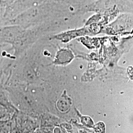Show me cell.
<instances>
[{
    "label": "cell",
    "instance_id": "277c9868",
    "mask_svg": "<svg viewBox=\"0 0 133 133\" xmlns=\"http://www.w3.org/2000/svg\"><path fill=\"white\" fill-rule=\"evenodd\" d=\"M96 132L97 133H104L105 131V125L103 122H99L95 125L93 127Z\"/></svg>",
    "mask_w": 133,
    "mask_h": 133
},
{
    "label": "cell",
    "instance_id": "6da1fadb",
    "mask_svg": "<svg viewBox=\"0 0 133 133\" xmlns=\"http://www.w3.org/2000/svg\"><path fill=\"white\" fill-rule=\"evenodd\" d=\"M85 33L84 28L71 30L57 34L53 37V38L60 40L62 43H67L78 37L84 35Z\"/></svg>",
    "mask_w": 133,
    "mask_h": 133
},
{
    "label": "cell",
    "instance_id": "3957f363",
    "mask_svg": "<svg viewBox=\"0 0 133 133\" xmlns=\"http://www.w3.org/2000/svg\"><path fill=\"white\" fill-rule=\"evenodd\" d=\"M81 122L82 124L87 127L92 128L93 127V121L88 116H81Z\"/></svg>",
    "mask_w": 133,
    "mask_h": 133
},
{
    "label": "cell",
    "instance_id": "7a4b0ae2",
    "mask_svg": "<svg viewBox=\"0 0 133 133\" xmlns=\"http://www.w3.org/2000/svg\"><path fill=\"white\" fill-rule=\"evenodd\" d=\"M73 58V54L70 50L62 48L57 53L54 63L57 64L56 65H65V64H68L71 62Z\"/></svg>",
    "mask_w": 133,
    "mask_h": 133
}]
</instances>
